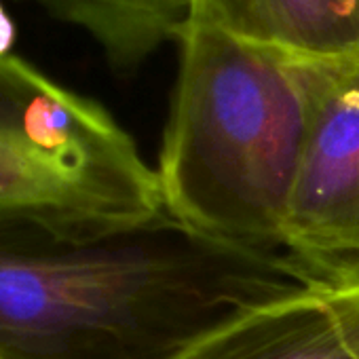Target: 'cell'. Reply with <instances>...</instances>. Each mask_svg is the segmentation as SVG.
<instances>
[{
  "label": "cell",
  "instance_id": "obj_1",
  "mask_svg": "<svg viewBox=\"0 0 359 359\" xmlns=\"http://www.w3.org/2000/svg\"><path fill=\"white\" fill-rule=\"evenodd\" d=\"M325 266L175 226L85 239L0 214V359H175Z\"/></svg>",
  "mask_w": 359,
  "mask_h": 359
},
{
  "label": "cell",
  "instance_id": "obj_2",
  "mask_svg": "<svg viewBox=\"0 0 359 359\" xmlns=\"http://www.w3.org/2000/svg\"><path fill=\"white\" fill-rule=\"evenodd\" d=\"M313 64L191 26L156 165L165 216L193 237L287 252Z\"/></svg>",
  "mask_w": 359,
  "mask_h": 359
},
{
  "label": "cell",
  "instance_id": "obj_3",
  "mask_svg": "<svg viewBox=\"0 0 359 359\" xmlns=\"http://www.w3.org/2000/svg\"><path fill=\"white\" fill-rule=\"evenodd\" d=\"M0 214L106 239L171 226L156 169L97 102L0 57Z\"/></svg>",
  "mask_w": 359,
  "mask_h": 359
},
{
  "label": "cell",
  "instance_id": "obj_4",
  "mask_svg": "<svg viewBox=\"0 0 359 359\" xmlns=\"http://www.w3.org/2000/svg\"><path fill=\"white\" fill-rule=\"evenodd\" d=\"M285 250L315 264H359V57L313 64Z\"/></svg>",
  "mask_w": 359,
  "mask_h": 359
},
{
  "label": "cell",
  "instance_id": "obj_5",
  "mask_svg": "<svg viewBox=\"0 0 359 359\" xmlns=\"http://www.w3.org/2000/svg\"><path fill=\"white\" fill-rule=\"evenodd\" d=\"M175 359H359V264H330L235 313Z\"/></svg>",
  "mask_w": 359,
  "mask_h": 359
},
{
  "label": "cell",
  "instance_id": "obj_6",
  "mask_svg": "<svg viewBox=\"0 0 359 359\" xmlns=\"http://www.w3.org/2000/svg\"><path fill=\"white\" fill-rule=\"evenodd\" d=\"M191 26L311 64L359 57V0H195Z\"/></svg>",
  "mask_w": 359,
  "mask_h": 359
},
{
  "label": "cell",
  "instance_id": "obj_7",
  "mask_svg": "<svg viewBox=\"0 0 359 359\" xmlns=\"http://www.w3.org/2000/svg\"><path fill=\"white\" fill-rule=\"evenodd\" d=\"M57 22L87 32L116 70H131L187 34L195 0H28Z\"/></svg>",
  "mask_w": 359,
  "mask_h": 359
},
{
  "label": "cell",
  "instance_id": "obj_8",
  "mask_svg": "<svg viewBox=\"0 0 359 359\" xmlns=\"http://www.w3.org/2000/svg\"><path fill=\"white\" fill-rule=\"evenodd\" d=\"M18 41V28L5 5L0 3V57H9L13 55V47Z\"/></svg>",
  "mask_w": 359,
  "mask_h": 359
}]
</instances>
